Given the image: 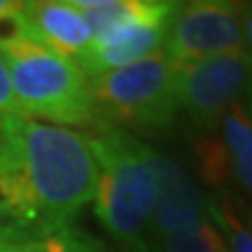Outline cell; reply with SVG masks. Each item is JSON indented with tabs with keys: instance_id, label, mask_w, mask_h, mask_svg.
<instances>
[{
	"instance_id": "obj_1",
	"label": "cell",
	"mask_w": 252,
	"mask_h": 252,
	"mask_svg": "<svg viewBox=\"0 0 252 252\" xmlns=\"http://www.w3.org/2000/svg\"><path fill=\"white\" fill-rule=\"evenodd\" d=\"M89 135L14 112L0 119V243H40L94 201Z\"/></svg>"
},
{
	"instance_id": "obj_2",
	"label": "cell",
	"mask_w": 252,
	"mask_h": 252,
	"mask_svg": "<svg viewBox=\"0 0 252 252\" xmlns=\"http://www.w3.org/2000/svg\"><path fill=\"white\" fill-rule=\"evenodd\" d=\"M89 145L98 163V182L94 191V213L103 229L124 250L150 241L157 210L159 182L152 145L138 140L126 128L94 124Z\"/></svg>"
},
{
	"instance_id": "obj_3",
	"label": "cell",
	"mask_w": 252,
	"mask_h": 252,
	"mask_svg": "<svg viewBox=\"0 0 252 252\" xmlns=\"http://www.w3.org/2000/svg\"><path fill=\"white\" fill-rule=\"evenodd\" d=\"M0 54L24 115L65 128L96 124L91 80L77 61L40 45L33 35L0 47Z\"/></svg>"
},
{
	"instance_id": "obj_4",
	"label": "cell",
	"mask_w": 252,
	"mask_h": 252,
	"mask_svg": "<svg viewBox=\"0 0 252 252\" xmlns=\"http://www.w3.org/2000/svg\"><path fill=\"white\" fill-rule=\"evenodd\" d=\"M175 72L178 63L161 49L126 68L89 77L96 124L133 126L138 131L171 128L178 119Z\"/></svg>"
},
{
	"instance_id": "obj_5",
	"label": "cell",
	"mask_w": 252,
	"mask_h": 252,
	"mask_svg": "<svg viewBox=\"0 0 252 252\" xmlns=\"http://www.w3.org/2000/svg\"><path fill=\"white\" fill-rule=\"evenodd\" d=\"M252 87V54L245 49L215 54L178 65L175 103L198 135L215 133L226 110Z\"/></svg>"
},
{
	"instance_id": "obj_6",
	"label": "cell",
	"mask_w": 252,
	"mask_h": 252,
	"mask_svg": "<svg viewBox=\"0 0 252 252\" xmlns=\"http://www.w3.org/2000/svg\"><path fill=\"white\" fill-rule=\"evenodd\" d=\"M180 2L173 0H135L131 17L105 35L91 40L89 49L77 59L87 77L119 70L163 49L168 24Z\"/></svg>"
},
{
	"instance_id": "obj_7",
	"label": "cell",
	"mask_w": 252,
	"mask_h": 252,
	"mask_svg": "<svg viewBox=\"0 0 252 252\" xmlns=\"http://www.w3.org/2000/svg\"><path fill=\"white\" fill-rule=\"evenodd\" d=\"M245 49L241 2L194 0L178 7L168 24L163 52L178 65Z\"/></svg>"
},
{
	"instance_id": "obj_8",
	"label": "cell",
	"mask_w": 252,
	"mask_h": 252,
	"mask_svg": "<svg viewBox=\"0 0 252 252\" xmlns=\"http://www.w3.org/2000/svg\"><path fill=\"white\" fill-rule=\"evenodd\" d=\"M159 196L152 220L154 241L187 234L208 220V196L191 173L175 159L154 152Z\"/></svg>"
},
{
	"instance_id": "obj_9",
	"label": "cell",
	"mask_w": 252,
	"mask_h": 252,
	"mask_svg": "<svg viewBox=\"0 0 252 252\" xmlns=\"http://www.w3.org/2000/svg\"><path fill=\"white\" fill-rule=\"evenodd\" d=\"M31 35L40 45L77 61L91 45L89 26L70 0H35L21 2Z\"/></svg>"
},
{
	"instance_id": "obj_10",
	"label": "cell",
	"mask_w": 252,
	"mask_h": 252,
	"mask_svg": "<svg viewBox=\"0 0 252 252\" xmlns=\"http://www.w3.org/2000/svg\"><path fill=\"white\" fill-rule=\"evenodd\" d=\"M217 135L226 154L231 189L252 198V119L245 108V98L226 110L217 126Z\"/></svg>"
},
{
	"instance_id": "obj_11",
	"label": "cell",
	"mask_w": 252,
	"mask_h": 252,
	"mask_svg": "<svg viewBox=\"0 0 252 252\" xmlns=\"http://www.w3.org/2000/svg\"><path fill=\"white\" fill-rule=\"evenodd\" d=\"M208 217L217 226L229 252H252V231L238 215L231 194L208 196Z\"/></svg>"
},
{
	"instance_id": "obj_12",
	"label": "cell",
	"mask_w": 252,
	"mask_h": 252,
	"mask_svg": "<svg viewBox=\"0 0 252 252\" xmlns=\"http://www.w3.org/2000/svg\"><path fill=\"white\" fill-rule=\"evenodd\" d=\"M72 5L89 26L91 40H96L131 17L135 0H72Z\"/></svg>"
},
{
	"instance_id": "obj_13",
	"label": "cell",
	"mask_w": 252,
	"mask_h": 252,
	"mask_svg": "<svg viewBox=\"0 0 252 252\" xmlns=\"http://www.w3.org/2000/svg\"><path fill=\"white\" fill-rule=\"evenodd\" d=\"M154 243L159 245L161 252H229L217 226L210 222V217L187 234L168 236V238L154 241Z\"/></svg>"
},
{
	"instance_id": "obj_14",
	"label": "cell",
	"mask_w": 252,
	"mask_h": 252,
	"mask_svg": "<svg viewBox=\"0 0 252 252\" xmlns=\"http://www.w3.org/2000/svg\"><path fill=\"white\" fill-rule=\"evenodd\" d=\"M40 248L45 252H110L103 241L84 234V231H77L72 226L47 241H40Z\"/></svg>"
},
{
	"instance_id": "obj_15",
	"label": "cell",
	"mask_w": 252,
	"mask_h": 252,
	"mask_svg": "<svg viewBox=\"0 0 252 252\" xmlns=\"http://www.w3.org/2000/svg\"><path fill=\"white\" fill-rule=\"evenodd\" d=\"M14 112H21V110H19L14 91H12V80H9L7 63H5V59L0 54V119L7 117V115H14Z\"/></svg>"
},
{
	"instance_id": "obj_16",
	"label": "cell",
	"mask_w": 252,
	"mask_h": 252,
	"mask_svg": "<svg viewBox=\"0 0 252 252\" xmlns=\"http://www.w3.org/2000/svg\"><path fill=\"white\" fill-rule=\"evenodd\" d=\"M241 24H243L245 52L252 54V2H241Z\"/></svg>"
},
{
	"instance_id": "obj_17",
	"label": "cell",
	"mask_w": 252,
	"mask_h": 252,
	"mask_svg": "<svg viewBox=\"0 0 252 252\" xmlns=\"http://www.w3.org/2000/svg\"><path fill=\"white\" fill-rule=\"evenodd\" d=\"M0 252H45L40 243H0Z\"/></svg>"
},
{
	"instance_id": "obj_18",
	"label": "cell",
	"mask_w": 252,
	"mask_h": 252,
	"mask_svg": "<svg viewBox=\"0 0 252 252\" xmlns=\"http://www.w3.org/2000/svg\"><path fill=\"white\" fill-rule=\"evenodd\" d=\"M231 196H234V194H231ZM234 206H236V210H238L241 220L245 222V226L252 231V206L245 203V201H238V198H234Z\"/></svg>"
},
{
	"instance_id": "obj_19",
	"label": "cell",
	"mask_w": 252,
	"mask_h": 252,
	"mask_svg": "<svg viewBox=\"0 0 252 252\" xmlns=\"http://www.w3.org/2000/svg\"><path fill=\"white\" fill-rule=\"evenodd\" d=\"M126 252H161V250H159V245L154 243V241H145V243L135 245V248H131V250H126Z\"/></svg>"
},
{
	"instance_id": "obj_20",
	"label": "cell",
	"mask_w": 252,
	"mask_h": 252,
	"mask_svg": "<svg viewBox=\"0 0 252 252\" xmlns=\"http://www.w3.org/2000/svg\"><path fill=\"white\" fill-rule=\"evenodd\" d=\"M19 7V2H12V0H0V19L7 17L9 12H14Z\"/></svg>"
},
{
	"instance_id": "obj_21",
	"label": "cell",
	"mask_w": 252,
	"mask_h": 252,
	"mask_svg": "<svg viewBox=\"0 0 252 252\" xmlns=\"http://www.w3.org/2000/svg\"><path fill=\"white\" fill-rule=\"evenodd\" d=\"M245 108H248V115H250V119H252V87L248 89V94H245Z\"/></svg>"
}]
</instances>
